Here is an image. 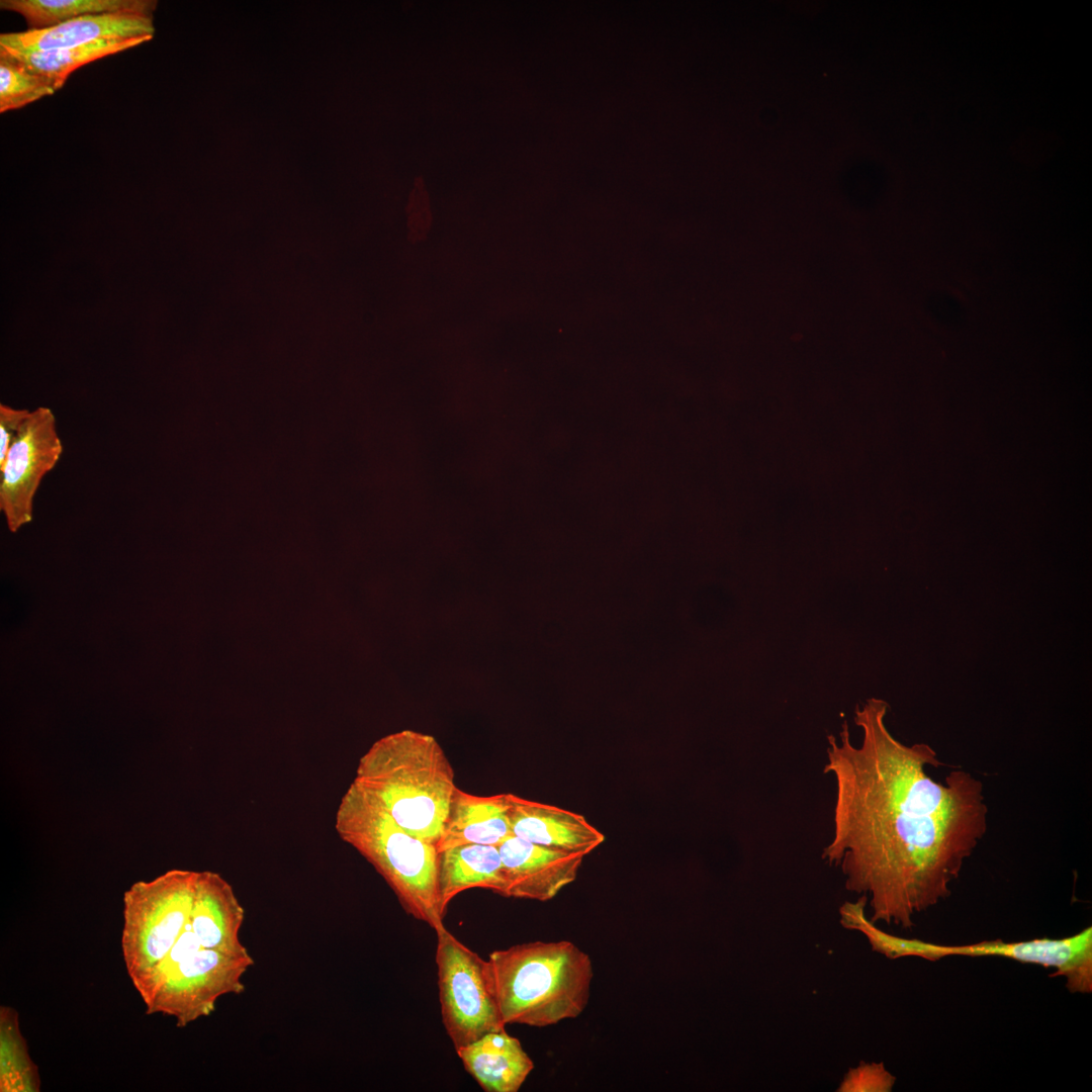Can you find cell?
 Returning a JSON list of instances; mask_svg holds the SVG:
<instances>
[{
  "instance_id": "15",
  "label": "cell",
  "mask_w": 1092,
  "mask_h": 1092,
  "mask_svg": "<svg viewBox=\"0 0 1092 1092\" xmlns=\"http://www.w3.org/2000/svg\"><path fill=\"white\" fill-rule=\"evenodd\" d=\"M508 811L507 793L478 796L456 788L437 851L472 843L498 846L512 835Z\"/></svg>"
},
{
  "instance_id": "8",
  "label": "cell",
  "mask_w": 1092,
  "mask_h": 1092,
  "mask_svg": "<svg viewBox=\"0 0 1092 1092\" xmlns=\"http://www.w3.org/2000/svg\"><path fill=\"white\" fill-rule=\"evenodd\" d=\"M441 1016L455 1050L504 1029L489 963L445 926L435 931Z\"/></svg>"
},
{
  "instance_id": "2",
  "label": "cell",
  "mask_w": 1092,
  "mask_h": 1092,
  "mask_svg": "<svg viewBox=\"0 0 1092 1092\" xmlns=\"http://www.w3.org/2000/svg\"><path fill=\"white\" fill-rule=\"evenodd\" d=\"M353 782L404 831L436 845L457 786L433 736L403 730L380 738L360 758Z\"/></svg>"
},
{
  "instance_id": "3",
  "label": "cell",
  "mask_w": 1092,
  "mask_h": 1092,
  "mask_svg": "<svg viewBox=\"0 0 1092 1092\" xmlns=\"http://www.w3.org/2000/svg\"><path fill=\"white\" fill-rule=\"evenodd\" d=\"M504 1023L545 1027L579 1016L594 977L589 956L568 940L531 941L488 954Z\"/></svg>"
},
{
  "instance_id": "10",
  "label": "cell",
  "mask_w": 1092,
  "mask_h": 1092,
  "mask_svg": "<svg viewBox=\"0 0 1092 1092\" xmlns=\"http://www.w3.org/2000/svg\"><path fill=\"white\" fill-rule=\"evenodd\" d=\"M505 897L546 902L576 880L585 855L544 847L511 835L498 845Z\"/></svg>"
},
{
  "instance_id": "19",
  "label": "cell",
  "mask_w": 1092,
  "mask_h": 1092,
  "mask_svg": "<svg viewBox=\"0 0 1092 1092\" xmlns=\"http://www.w3.org/2000/svg\"><path fill=\"white\" fill-rule=\"evenodd\" d=\"M40 1079L23 1037L17 1011L0 1007V1091L38 1092Z\"/></svg>"
},
{
  "instance_id": "20",
  "label": "cell",
  "mask_w": 1092,
  "mask_h": 1092,
  "mask_svg": "<svg viewBox=\"0 0 1092 1092\" xmlns=\"http://www.w3.org/2000/svg\"><path fill=\"white\" fill-rule=\"evenodd\" d=\"M57 91L55 84L0 55V112L21 108Z\"/></svg>"
},
{
  "instance_id": "7",
  "label": "cell",
  "mask_w": 1092,
  "mask_h": 1092,
  "mask_svg": "<svg viewBox=\"0 0 1092 1092\" xmlns=\"http://www.w3.org/2000/svg\"><path fill=\"white\" fill-rule=\"evenodd\" d=\"M859 931L868 938L872 949L888 959L918 957L936 961L947 956H998L1021 963L1054 968L1053 976H1063L1072 993L1092 991V928L1065 938H1037L1024 941H982L967 945H940L914 938L889 934L871 921L861 924Z\"/></svg>"
},
{
  "instance_id": "17",
  "label": "cell",
  "mask_w": 1092,
  "mask_h": 1092,
  "mask_svg": "<svg viewBox=\"0 0 1092 1092\" xmlns=\"http://www.w3.org/2000/svg\"><path fill=\"white\" fill-rule=\"evenodd\" d=\"M157 0H1L0 8L21 15L27 29H43L87 15L154 14Z\"/></svg>"
},
{
  "instance_id": "11",
  "label": "cell",
  "mask_w": 1092,
  "mask_h": 1092,
  "mask_svg": "<svg viewBox=\"0 0 1092 1092\" xmlns=\"http://www.w3.org/2000/svg\"><path fill=\"white\" fill-rule=\"evenodd\" d=\"M153 14L113 13L87 15L43 29L0 34V49L34 53L79 47L99 39L155 34Z\"/></svg>"
},
{
  "instance_id": "12",
  "label": "cell",
  "mask_w": 1092,
  "mask_h": 1092,
  "mask_svg": "<svg viewBox=\"0 0 1092 1092\" xmlns=\"http://www.w3.org/2000/svg\"><path fill=\"white\" fill-rule=\"evenodd\" d=\"M512 835L523 840L567 852L586 855L606 836L584 816L553 805L507 793Z\"/></svg>"
},
{
  "instance_id": "6",
  "label": "cell",
  "mask_w": 1092,
  "mask_h": 1092,
  "mask_svg": "<svg viewBox=\"0 0 1092 1092\" xmlns=\"http://www.w3.org/2000/svg\"><path fill=\"white\" fill-rule=\"evenodd\" d=\"M198 872L173 869L123 894L121 951L130 980L170 951L189 922Z\"/></svg>"
},
{
  "instance_id": "9",
  "label": "cell",
  "mask_w": 1092,
  "mask_h": 1092,
  "mask_svg": "<svg viewBox=\"0 0 1092 1092\" xmlns=\"http://www.w3.org/2000/svg\"><path fill=\"white\" fill-rule=\"evenodd\" d=\"M63 454L51 408L31 411L0 466V510L10 531L32 519L33 502L43 477Z\"/></svg>"
},
{
  "instance_id": "1",
  "label": "cell",
  "mask_w": 1092,
  "mask_h": 1092,
  "mask_svg": "<svg viewBox=\"0 0 1092 1092\" xmlns=\"http://www.w3.org/2000/svg\"><path fill=\"white\" fill-rule=\"evenodd\" d=\"M888 709L878 698L856 707L858 746L846 722L839 739L828 737L823 771L835 781V803L822 858L840 868L848 891L867 896L873 923L911 928L916 913L950 895L987 831L988 807L983 783L966 770L934 781L927 767L941 765L936 751L897 740Z\"/></svg>"
},
{
  "instance_id": "22",
  "label": "cell",
  "mask_w": 1092,
  "mask_h": 1092,
  "mask_svg": "<svg viewBox=\"0 0 1092 1092\" xmlns=\"http://www.w3.org/2000/svg\"><path fill=\"white\" fill-rule=\"evenodd\" d=\"M29 413L28 410H16L3 403L0 405V466Z\"/></svg>"
},
{
  "instance_id": "5",
  "label": "cell",
  "mask_w": 1092,
  "mask_h": 1092,
  "mask_svg": "<svg viewBox=\"0 0 1092 1092\" xmlns=\"http://www.w3.org/2000/svg\"><path fill=\"white\" fill-rule=\"evenodd\" d=\"M253 965L250 953L203 947L188 922L166 957L131 983L147 1014L171 1016L185 1027L211 1014L221 996L244 992L243 977Z\"/></svg>"
},
{
  "instance_id": "16",
  "label": "cell",
  "mask_w": 1092,
  "mask_h": 1092,
  "mask_svg": "<svg viewBox=\"0 0 1092 1092\" xmlns=\"http://www.w3.org/2000/svg\"><path fill=\"white\" fill-rule=\"evenodd\" d=\"M488 889L505 897L506 881L498 846L463 844L440 853L439 894L445 916L449 903L460 893Z\"/></svg>"
},
{
  "instance_id": "18",
  "label": "cell",
  "mask_w": 1092,
  "mask_h": 1092,
  "mask_svg": "<svg viewBox=\"0 0 1092 1092\" xmlns=\"http://www.w3.org/2000/svg\"><path fill=\"white\" fill-rule=\"evenodd\" d=\"M152 38V35L106 38L79 47L34 53L10 52L0 49V55L9 57L32 73L51 80L59 90L64 86L68 77L80 67L138 47Z\"/></svg>"
},
{
  "instance_id": "14",
  "label": "cell",
  "mask_w": 1092,
  "mask_h": 1092,
  "mask_svg": "<svg viewBox=\"0 0 1092 1092\" xmlns=\"http://www.w3.org/2000/svg\"><path fill=\"white\" fill-rule=\"evenodd\" d=\"M456 1053L485 1092H518L534 1069L520 1040L505 1028L488 1032Z\"/></svg>"
},
{
  "instance_id": "21",
  "label": "cell",
  "mask_w": 1092,
  "mask_h": 1092,
  "mask_svg": "<svg viewBox=\"0 0 1092 1092\" xmlns=\"http://www.w3.org/2000/svg\"><path fill=\"white\" fill-rule=\"evenodd\" d=\"M896 1078L889 1073L883 1063H860L850 1069L841 1081L839 1092H889Z\"/></svg>"
},
{
  "instance_id": "13",
  "label": "cell",
  "mask_w": 1092,
  "mask_h": 1092,
  "mask_svg": "<svg viewBox=\"0 0 1092 1092\" xmlns=\"http://www.w3.org/2000/svg\"><path fill=\"white\" fill-rule=\"evenodd\" d=\"M245 911L231 884L219 874L198 872L189 925L206 948L244 956L240 939Z\"/></svg>"
},
{
  "instance_id": "4",
  "label": "cell",
  "mask_w": 1092,
  "mask_h": 1092,
  "mask_svg": "<svg viewBox=\"0 0 1092 1092\" xmlns=\"http://www.w3.org/2000/svg\"><path fill=\"white\" fill-rule=\"evenodd\" d=\"M335 829L382 876L408 915L435 931L445 926L435 844L404 831L354 782L341 799Z\"/></svg>"
}]
</instances>
